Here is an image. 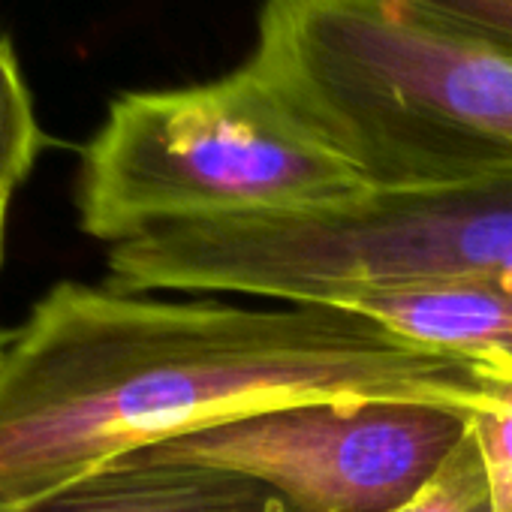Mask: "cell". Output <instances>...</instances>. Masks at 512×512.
<instances>
[{"mask_svg": "<svg viewBox=\"0 0 512 512\" xmlns=\"http://www.w3.org/2000/svg\"><path fill=\"white\" fill-rule=\"evenodd\" d=\"M308 401L473 413V359L338 305L244 308L64 281L0 353V512L166 440Z\"/></svg>", "mask_w": 512, "mask_h": 512, "instance_id": "1", "label": "cell"}, {"mask_svg": "<svg viewBox=\"0 0 512 512\" xmlns=\"http://www.w3.org/2000/svg\"><path fill=\"white\" fill-rule=\"evenodd\" d=\"M488 281L512 284V169L365 190L314 211L172 223L106 253V287L121 293H235L284 305Z\"/></svg>", "mask_w": 512, "mask_h": 512, "instance_id": "2", "label": "cell"}, {"mask_svg": "<svg viewBox=\"0 0 512 512\" xmlns=\"http://www.w3.org/2000/svg\"><path fill=\"white\" fill-rule=\"evenodd\" d=\"M250 58L368 190L512 169V58L395 0H266Z\"/></svg>", "mask_w": 512, "mask_h": 512, "instance_id": "3", "label": "cell"}, {"mask_svg": "<svg viewBox=\"0 0 512 512\" xmlns=\"http://www.w3.org/2000/svg\"><path fill=\"white\" fill-rule=\"evenodd\" d=\"M365 190L350 160L250 58L214 82L112 100L82 154L76 205L82 229L109 247L187 220L329 208Z\"/></svg>", "mask_w": 512, "mask_h": 512, "instance_id": "4", "label": "cell"}, {"mask_svg": "<svg viewBox=\"0 0 512 512\" xmlns=\"http://www.w3.org/2000/svg\"><path fill=\"white\" fill-rule=\"evenodd\" d=\"M467 431V413L437 404L308 401L145 452L256 479L302 512H392L440 470Z\"/></svg>", "mask_w": 512, "mask_h": 512, "instance_id": "5", "label": "cell"}, {"mask_svg": "<svg viewBox=\"0 0 512 512\" xmlns=\"http://www.w3.org/2000/svg\"><path fill=\"white\" fill-rule=\"evenodd\" d=\"M19 512H302L275 488L205 464L136 452Z\"/></svg>", "mask_w": 512, "mask_h": 512, "instance_id": "6", "label": "cell"}, {"mask_svg": "<svg viewBox=\"0 0 512 512\" xmlns=\"http://www.w3.org/2000/svg\"><path fill=\"white\" fill-rule=\"evenodd\" d=\"M401 338L455 353L512 356V284H443L398 293H377L350 305Z\"/></svg>", "mask_w": 512, "mask_h": 512, "instance_id": "7", "label": "cell"}, {"mask_svg": "<svg viewBox=\"0 0 512 512\" xmlns=\"http://www.w3.org/2000/svg\"><path fill=\"white\" fill-rule=\"evenodd\" d=\"M482 404L467 416L470 434L479 446L494 512H512V356H473Z\"/></svg>", "mask_w": 512, "mask_h": 512, "instance_id": "8", "label": "cell"}, {"mask_svg": "<svg viewBox=\"0 0 512 512\" xmlns=\"http://www.w3.org/2000/svg\"><path fill=\"white\" fill-rule=\"evenodd\" d=\"M43 145L28 85L7 40H0V190L16 193Z\"/></svg>", "mask_w": 512, "mask_h": 512, "instance_id": "9", "label": "cell"}, {"mask_svg": "<svg viewBox=\"0 0 512 512\" xmlns=\"http://www.w3.org/2000/svg\"><path fill=\"white\" fill-rule=\"evenodd\" d=\"M392 512H494L488 473L467 431L440 470Z\"/></svg>", "mask_w": 512, "mask_h": 512, "instance_id": "10", "label": "cell"}, {"mask_svg": "<svg viewBox=\"0 0 512 512\" xmlns=\"http://www.w3.org/2000/svg\"><path fill=\"white\" fill-rule=\"evenodd\" d=\"M428 25L512 58V0H395Z\"/></svg>", "mask_w": 512, "mask_h": 512, "instance_id": "11", "label": "cell"}, {"mask_svg": "<svg viewBox=\"0 0 512 512\" xmlns=\"http://www.w3.org/2000/svg\"><path fill=\"white\" fill-rule=\"evenodd\" d=\"M10 199H13V193L0 190V250H4V229H7V211H10Z\"/></svg>", "mask_w": 512, "mask_h": 512, "instance_id": "12", "label": "cell"}, {"mask_svg": "<svg viewBox=\"0 0 512 512\" xmlns=\"http://www.w3.org/2000/svg\"><path fill=\"white\" fill-rule=\"evenodd\" d=\"M7 338H10V332H0V353H4V347H7Z\"/></svg>", "mask_w": 512, "mask_h": 512, "instance_id": "13", "label": "cell"}]
</instances>
